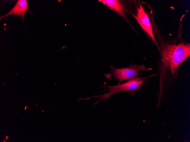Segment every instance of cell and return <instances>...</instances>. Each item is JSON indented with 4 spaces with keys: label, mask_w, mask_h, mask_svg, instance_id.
<instances>
[{
    "label": "cell",
    "mask_w": 190,
    "mask_h": 142,
    "mask_svg": "<svg viewBox=\"0 0 190 142\" xmlns=\"http://www.w3.org/2000/svg\"><path fill=\"white\" fill-rule=\"evenodd\" d=\"M152 24L160 48V56L157 61L159 77L156 105L158 108L169 88L179 79V68L190 56V43L182 38L183 27L180 23L177 27L176 36L170 37L161 33L160 29L155 22H153Z\"/></svg>",
    "instance_id": "6da1fadb"
},
{
    "label": "cell",
    "mask_w": 190,
    "mask_h": 142,
    "mask_svg": "<svg viewBox=\"0 0 190 142\" xmlns=\"http://www.w3.org/2000/svg\"><path fill=\"white\" fill-rule=\"evenodd\" d=\"M149 77H137L133 78L127 80L125 83L114 86H108L102 85L104 87L108 88L106 89L108 91L107 93H104V94L101 96H94L84 98L85 100L89 99L94 97H102V98L96 101L93 104H96L100 101L104 100L106 102V99L112 95L120 93L121 91L126 92L131 95H133L135 92L139 91L141 87L146 83V81L149 80Z\"/></svg>",
    "instance_id": "7a4b0ae2"
},
{
    "label": "cell",
    "mask_w": 190,
    "mask_h": 142,
    "mask_svg": "<svg viewBox=\"0 0 190 142\" xmlns=\"http://www.w3.org/2000/svg\"><path fill=\"white\" fill-rule=\"evenodd\" d=\"M128 14L131 15L136 20L148 37L157 47L159 51V47L153 32L149 17L145 11L141 1L135 0L134 9Z\"/></svg>",
    "instance_id": "3957f363"
},
{
    "label": "cell",
    "mask_w": 190,
    "mask_h": 142,
    "mask_svg": "<svg viewBox=\"0 0 190 142\" xmlns=\"http://www.w3.org/2000/svg\"><path fill=\"white\" fill-rule=\"evenodd\" d=\"M99 1L119 14L126 22L129 25L133 30L139 34V33L131 24L125 15L126 13L128 14L133 10L135 0H102Z\"/></svg>",
    "instance_id": "277c9868"
},
{
    "label": "cell",
    "mask_w": 190,
    "mask_h": 142,
    "mask_svg": "<svg viewBox=\"0 0 190 142\" xmlns=\"http://www.w3.org/2000/svg\"><path fill=\"white\" fill-rule=\"evenodd\" d=\"M110 68L113 76L120 82L141 75L138 71H149L151 70V68H146L143 64L139 65L133 63H131L129 66L124 68H116L111 65Z\"/></svg>",
    "instance_id": "5b68a950"
},
{
    "label": "cell",
    "mask_w": 190,
    "mask_h": 142,
    "mask_svg": "<svg viewBox=\"0 0 190 142\" xmlns=\"http://www.w3.org/2000/svg\"><path fill=\"white\" fill-rule=\"evenodd\" d=\"M28 4L26 0H18L15 6L11 10L0 16V20L10 15H15L18 16L23 22L26 13L29 12L33 15L28 8Z\"/></svg>",
    "instance_id": "8992f818"
},
{
    "label": "cell",
    "mask_w": 190,
    "mask_h": 142,
    "mask_svg": "<svg viewBox=\"0 0 190 142\" xmlns=\"http://www.w3.org/2000/svg\"><path fill=\"white\" fill-rule=\"evenodd\" d=\"M9 136H6V139L7 140V139H9Z\"/></svg>",
    "instance_id": "52a82bcc"
},
{
    "label": "cell",
    "mask_w": 190,
    "mask_h": 142,
    "mask_svg": "<svg viewBox=\"0 0 190 142\" xmlns=\"http://www.w3.org/2000/svg\"><path fill=\"white\" fill-rule=\"evenodd\" d=\"M26 108H27V106L26 105V106H25V107L24 108V110H26Z\"/></svg>",
    "instance_id": "ba28073f"
},
{
    "label": "cell",
    "mask_w": 190,
    "mask_h": 142,
    "mask_svg": "<svg viewBox=\"0 0 190 142\" xmlns=\"http://www.w3.org/2000/svg\"><path fill=\"white\" fill-rule=\"evenodd\" d=\"M3 142H5V140H3Z\"/></svg>",
    "instance_id": "9c48e42d"
},
{
    "label": "cell",
    "mask_w": 190,
    "mask_h": 142,
    "mask_svg": "<svg viewBox=\"0 0 190 142\" xmlns=\"http://www.w3.org/2000/svg\"><path fill=\"white\" fill-rule=\"evenodd\" d=\"M22 119H23V120L24 119V118H22Z\"/></svg>",
    "instance_id": "30bf717a"
},
{
    "label": "cell",
    "mask_w": 190,
    "mask_h": 142,
    "mask_svg": "<svg viewBox=\"0 0 190 142\" xmlns=\"http://www.w3.org/2000/svg\"><path fill=\"white\" fill-rule=\"evenodd\" d=\"M3 84H4V83H3Z\"/></svg>",
    "instance_id": "8fae6325"
}]
</instances>
